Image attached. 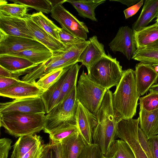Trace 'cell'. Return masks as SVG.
Listing matches in <instances>:
<instances>
[{
	"mask_svg": "<svg viewBox=\"0 0 158 158\" xmlns=\"http://www.w3.org/2000/svg\"><path fill=\"white\" fill-rule=\"evenodd\" d=\"M112 94L109 89L106 92L96 114L97 122L93 131V143L98 146L103 155L118 138L117 128L119 120L113 108Z\"/></svg>",
	"mask_w": 158,
	"mask_h": 158,
	"instance_id": "6da1fadb",
	"label": "cell"
},
{
	"mask_svg": "<svg viewBox=\"0 0 158 158\" xmlns=\"http://www.w3.org/2000/svg\"><path fill=\"white\" fill-rule=\"evenodd\" d=\"M140 95L138 91L134 71L124 70L123 76L112 94V104L118 120L132 119L135 115Z\"/></svg>",
	"mask_w": 158,
	"mask_h": 158,
	"instance_id": "7a4b0ae2",
	"label": "cell"
},
{
	"mask_svg": "<svg viewBox=\"0 0 158 158\" xmlns=\"http://www.w3.org/2000/svg\"><path fill=\"white\" fill-rule=\"evenodd\" d=\"M45 114L11 112L0 114V125L16 137L40 132L44 128Z\"/></svg>",
	"mask_w": 158,
	"mask_h": 158,
	"instance_id": "3957f363",
	"label": "cell"
},
{
	"mask_svg": "<svg viewBox=\"0 0 158 158\" xmlns=\"http://www.w3.org/2000/svg\"><path fill=\"white\" fill-rule=\"evenodd\" d=\"M123 71L116 58L108 54L92 66L88 76L92 81L107 90L118 85Z\"/></svg>",
	"mask_w": 158,
	"mask_h": 158,
	"instance_id": "277c9868",
	"label": "cell"
},
{
	"mask_svg": "<svg viewBox=\"0 0 158 158\" xmlns=\"http://www.w3.org/2000/svg\"><path fill=\"white\" fill-rule=\"evenodd\" d=\"M78 103L76 86L63 101L56 105L45 115L44 132L49 134L64 123L76 122Z\"/></svg>",
	"mask_w": 158,
	"mask_h": 158,
	"instance_id": "5b68a950",
	"label": "cell"
},
{
	"mask_svg": "<svg viewBox=\"0 0 158 158\" xmlns=\"http://www.w3.org/2000/svg\"><path fill=\"white\" fill-rule=\"evenodd\" d=\"M77 83L76 95L78 102L96 115L107 89L92 81L84 71Z\"/></svg>",
	"mask_w": 158,
	"mask_h": 158,
	"instance_id": "8992f818",
	"label": "cell"
},
{
	"mask_svg": "<svg viewBox=\"0 0 158 158\" xmlns=\"http://www.w3.org/2000/svg\"><path fill=\"white\" fill-rule=\"evenodd\" d=\"M66 1H61L53 5L51 16L60 23L62 28L77 37L86 40L89 32L87 27L65 9L62 4Z\"/></svg>",
	"mask_w": 158,
	"mask_h": 158,
	"instance_id": "52a82bcc",
	"label": "cell"
},
{
	"mask_svg": "<svg viewBox=\"0 0 158 158\" xmlns=\"http://www.w3.org/2000/svg\"><path fill=\"white\" fill-rule=\"evenodd\" d=\"M139 117L120 120L118 123L117 137L128 144L135 158H149L139 139Z\"/></svg>",
	"mask_w": 158,
	"mask_h": 158,
	"instance_id": "ba28073f",
	"label": "cell"
},
{
	"mask_svg": "<svg viewBox=\"0 0 158 158\" xmlns=\"http://www.w3.org/2000/svg\"><path fill=\"white\" fill-rule=\"evenodd\" d=\"M35 50L50 51L37 41L27 38L9 35L0 31V55Z\"/></svg>",
	"mask_w": 158,
	"mask_h": 158,
	"instance_id": "9c48e42d",
	"label": "cell"
},
{
	"mask_svg": "<svg viewBox=\"0 0 158 158\" xmlns=\"http://www.w3.org/2000/svg\"><path fill=\"white\" fill-rule=\"evenodd\" d=\"M109 46L112 52H120L130 60L137 49L134 31L128 26L120 27Z\"/></svg>",
	"mask_w": 158,
	"mask_h": 158,
	"instance_id": "30bf717a",
	"label": "cell"
},
{
	"mask_svg": "<svg viewBox=\"0 0 158 158\" xmlns=\"http://www.w3.org/2000/svg\"><path fill=\"white\" fill-rule=\"evenodd\" d=\"M11 112L45 114L46 112L41 97L15 99L11 101L0 103V114Z\"/></svg>",
	"mask_w": 158,
	"mask_h": 158,
	"instance_id": "8fae6325",
	"label": "cell"
},
{
	"mask_svg": "<svg viewBox=\"0 0 158 158\" xmlns=\"http://www.w3.org/2000/svg\"><path fill=\"white\" fill-rule=\"evenodd\" d=\"M24 19L34 39L45 46L53 54L65 50L66 47L33 21L30 18L29 14H27Z\"/></svg>",
	"mask_w": 158,
	"mask_h": 158,
	"instance_id": "7c38bea8",
	"label": "cell"
},
{
	"mask_svg": "<svg viewBox=\"0 0 158 158\" xmlns=\"http://www.w3.org/2000/svg\"><path fill=\"white\" fill-rule=\"evenodd\" d=\"M97 122L96 115L91 112L78 102L76 123L79 133L86 145L93 143V131Z\"/></svg>",
	"mask_w": 158,
	"mask_h": 158,
	"instance_id": "4fadbf2b",
	"label": "cell"
},
{
	"mask_svg": "<svg viewBox=\"0 0 158 158\" xmlns=\"http://www.w3.org/2000/svg\"><path fill=\"white\" fill-rule=\"evenodd\" d=\"M138 91L144 95L158 79V72L150 64L140 62L136 64L134 71Z\"/></svg>",
	"mask_w": 158,
	"mask_h": 158,
	"instance_id": "5bb4252c",
	"label": "cell"
},
{
	"mask_svg": "<svg viewBox=\"0 0 158 158\" xmlns=\"http://www.w3.org/2000/svg\"><path fill=\"white\" fill-rule=\"evenodd\" d=\"M35 82L20 80L10 87L0 89V95L15 99L41 97L44 91L38 87Z\"/></svg>",
	"mask_w": 158,
	"mask_h": 158,
	"instance_id": "9a60e30c",
	"label": "cell"
},
{
	"mask_svg": "<svg viewBox=\"0 0 158 158\" xmlns=\"http://www.w3.org/2000/svg\"><path fill=\"white\" fill-rule=\"evenodd\" d=\"M0 31L9 35L35 40L29 30L24 18L0 14Z\"/></svg>",
	"mask_w": 158,
	"mask_h": 158,
	"instance_id": "2e32d148",
	"label": "cell"
},
{
	"mask_svg": "<svg viewBox=\"0 0 158 158\" xmlns=\"http://www.w3.org/2000/svg\"><path fill=\"white\" fill-rule=\"evenodd\" d=\"M89 43L81 53L78 62L82 63L86 68L88 72L92 66L106 55L103 44L98 41L97 37L94 35L89 38Z\"/></svg>",
	"mask_w": 158,
	"mask_h": 158,
	"instance_id": "e0dca14e",
	"label": "cell"
},
{
	"mask_svg": "<svg viewBox=\"0 0 158 158\" xmlns=\"http://www.w3.org/2000/svg\"><path fill=\"white\" fill-rule=\"evenodd\" d=\"M38 65L21 57L6 54L0 55V66L19 76L27 73Z\"/></svg>",
	"mask_w": 158,
	"mask_h": 158,
	"instance_id": "ac0fdd59",
	"label": "cell"
},
{
	"mask_svg": "<svg viewBox=\"0 0 158 158\" xmlns=\"http://www.w3.org/2000/svg\"><path fill=\"white\" fill-rule=\"evenodd\" d=\"M86 145L79 132L67 137L60 143L61 158H78Z\"/></svg>",
	"mask_w": 158,
	"mask_h": 158,
	"instance_id": "d6986e66",
	"label": "cell"
},
{
	"mask_svg": "<svg viewBox=\"0 0 158 158\" xmlns=\"http://www.w3.org/2000/svg\"><path fill=\"white\" fill-rule=\"evenodd\" d=\"M69 66L65 68L59 79L47 89L43 91L42 93L41 97L47 114L57 104L60 94L62 86L67 76Z\"/></svg>",
	"mask_w": 158,
	"mask_h": 158,
	"instance_id": "ffe728a7",
	"label": "cell"
},
{
	"mask_svg": "<svg viewBox=\"0 0 158 158\" xmlns=\"http://www.w3.org/2000/svg\"><path fill=\"white\" fill-rule=\"evenodd\" d=\"M158 15V0H145L138 19L132 24V29L138 31L146 27Z\"/></svg>",
	"mask_w": 158,
	"mask_h": 158,
	"instance_id": "44dd1931",
	"label": "cell"
},
{
	"mask_svg": "<svg viewBox=\"0 0 158 158\" xmlns=\"http://www.w3.org/2000/svg\"><path fill=\"white\" fill-rule=\"evenodd\" d=\"M43 141L40 135L36 134L19 137L14 145L10 158H21L35 145Z\"/></svg>",
	"mask_w": 158,
	"mask_h": 158,
	"instance_id": "7402d4cb",
	"label": "cell"
},
{
	"mask_svg": "<svg viewBox=\"0 0 158 158\" xmlns=\"http://www.w3.org/2000/svg\"><path fill=\"white\" fill-rule=\"evenodd\" d=\"M105 1V0H66V2L72 5L81 17L97 21L95 16V9L98 6Z\"/></svg>",
	"mask_w": 158,
	"mask_h": 158,
	"instance_id": "603a6c76",
	"label": "cell"
},
{
	"mask_svg": "<svg viewBox=\"0 0 158 158\" xmlns=\"http://www.w3.org/2000/svg\"><path fill=\"white\" fill-rule=\"evenodd\" d=\"M134 32L136 49L143 48L158 40V24L156 23Z\"/></svg>",
	"mask_w": 158,
	"mask_h": 158,
	"instance_id": "cb8c5ba5",
	"label": "cell"
},
{
	"mask_svg": "<svg viewBox=\"0 0 158 158\" xmlns=\"http://www.w3.org/2000/svg\"><path fill=\"white\" fill-rule=\"evenodd\" d=\"M81 65L77 63L69 67L68 74L62 85L60 94L56 105L63 101L76 86L78 72Z\"/></svg>",
	"mask_w": 158,
	"mask_h": 158,
	"instance_id": "d4e9b609",
	"label": "cell"
},
{
	"mask_svg": "<svg viewBox=\"0 0 158 158\" xmlns=\"http://www.w3.org/2000/svg\"><path fill=\"white\" fill-rule=\"evenodd\" d=\"M139 127L148 139L153 137L154 129L158 119V109L151 111L139 110Z\"/></svg>",
	"mask_w": 158,
	"mask_h": 158,
	"instance_id": "484cf974",
	"label": "cell"
},
{
	"mask_svg": "<svg viewBox=\"0 0 158 158\" xmlns=\"http://www.w3.org/2000/svg\"><path fill=\"white\" fill-rule=\"evenodd\" d=\"M78 132L76 122L64 123L49 134L50 142L53 144H60L65 138Z\"/></svg>",
	"mask_w": 158,
	"mask_h": 158,
	"instance_id": "4316f807",
	"label": "cell"
},
{
	"mask_svg": "<svg viewBox=\"0 0 158 158\" xmlns=\"http://www.w3.org/2000/svg\"><path fill=\"white\" fill-rule=\"evenodd\" d=\"M104 158H135L130 147L125 141L116 139L113 143Z\"/></svg>",
	"mask_w": 158,
	"mask_h": 158,
	"instance_id": "83f0119b",
	"label": "cell"
},
{
	"mask_svg": "<svg viewBox=\"0 0 158 158\" xmlns=\"http://www.w3.org/2000/svg\"><path fill=\"white\" fill-rule=\"evenodd\" d=\"M6 55L21 57L39 65L48 61L53 54L51 51L29 50Z\"/></svg>",
	"mask_w": 158,
	"mask_h": 158,
	"instance_id": "f1b7e54d",
	"label": "cell"
},
{
	"mask_svg": "<svg viewBox=\"0 0 158 158\" xmlns=\"http://www.w3.org/2000/svg\"><path fill=\"white\" fill-rule=\"evenodd\" d=\"M131 59L153 66H158V47L137 49Z\"/></svg>",
	"mask_w": 158,
	"mask_h": 158,
	"instance_id": "f546056e",
	"label": "cell"
},
{
	"mask_svg": "<svg viewBox=\"0 0 158 158\" xmlns=\"http://www.w3.org/2000/svg\"><path fill=\"white\" fill-rule=\"evenodd\" d=\"M29 17L39 26L59 41L58 32L60 28L54 24L43 13L40 12L33 13L29 15Z\"/></svg>",
	"mask_w": 158,
	"mask_h": 158,
	"instance_id": "4dcf8cb0",
	"label": "cell"
},
{
	"mask_svg": "<svg viewBox=\"0 0 158 158\" xmlns=\"http://www.w3.org/2000/svg\"><path fill=\"white\" fill-rule=\"evenodd\" d=\"M89 43L88 40H83L67 47L64 51L55 54L66 60L76 63L81 53Z\"/></svg>",
	"mask_w": 158,
	"mask_h": 158,
	"instance_id": "1f68e13d",
	"label": "cell"
},
{
	"mask_svg": "<svg viewBox=\"0 0 158 158\" xmlns=\"http://www.w3.org/2000/svg\"><path fill=\"white\" fill-rule=\"evenodd\" d=\"M28 10L27 6L17 3L8 4L6 1L0 0V14L8 16L24 18Z\"/></svg>",
	"mask_w": 158,
	"mask_h": 158,
	"instance_id": "d6a6232c",
	"label": "cell"
},
{
	"mask_svg": "<svg viewBox=\"0 0 158 158\" xmlns=\"http://www.w3.org/2000/svg\"><path fill=\"white\" fill-rule=\"evenodd\" d=\"M15 3L26 6L35 9L39 12L48 14L51 13L53 5L51 1L48 0H11Z\"/></svg>",
	"mask_w": 158,
	"mask_h": 158,
	"instance_id": "836d02e7",
	"label": "cell"
},
{
	"mask_svg": "<svg viewBox=\"0 0 158 158\" xmlns=\"http://www.w3.org/2000/svg\"><path fill=\"white\" fill-rule=\"evenodd\" d=\"M64 68L59 69L50 72L39 79L35 82V84L44 91L46 90L60 77Z\"/></svg>",
	"mask_w": 158,
	"mask_h": 158,
	"instance_id": "e575fe53",
	"label": "cell"
},
{
	"mask_svg": "<svg viewBox=\"0 0 158 158\" xmlns=\"http://www.w3.org/2000/svg\"><path fill=\"white\" fill-rule=\"evenodd\" d=\"M139 100V110L151 111L158 109V93L150 92Z\"/></svg>",
	"mask_w": 158,
	"mask_h": 158,
	"instance_id": "d590c367",
	"label": "cell"
},
{
	"mask_svg": "<svg viewBox=\"0 0 158 158\" xmlns=\"http://www.w3.org/2000/svg\"><path fill=\"white\" fill-rule=\"evenodd\" d=\"M78 158H104L98 146L94 143L86 145Z\"/></svg>",
	"mask_w": 158,
	"mask_h": 158,
	"instance_id": "8d00e7d4",
	"label": "cell"
},
{
	"mask_svg": "<svg viewBox=\"0 0 158 158\" xmlns=\"http://www.w3.org/2000/svg\"><path fill=\"white\" fill-rule=\"evenodd\" d=\"M59 41L66 47L84 40L77 37L62 28L58 32Z\"/></svg>",
	"mask_w": 158,
	"mask_h": 158,
	"instance_id": "74e56055",
	"label": "cell"
},
{
	"mask_svg": "<svg viewBox=\"0 0 158 158\" xmlns=\"http://www.w3.org/2000/svg\"><path fill=\"white\" fill-rule=\"evenodd\" d=\"M45 144L43 141L33 147L21 158H40L43 151Z\"/></svg>",
	"mask_w": 158,
	"mask_h": 158,
	"instance_id": "f35d334b",
	"label": "cell"
},
{
	"mask_svg": "<svg viewBox=\"0 0 158 158\" xmlns=\"http://www.w3.org/2000/svg\"><path fill=\"white\" fill-rule=\"evenodd\" d=\"M12 142V140L9 138H3L0 139V158H8Z\"/></svg>",
	"mask_w": 158,
	"mask_h": 158,
	"instance_id": "ab89813d",
	"label": "cell"
},
{
	"mask_svg": "<svg viewBox=\"0 0 158 158\" xmlns=\"http://www.w3.org/2000/svg\"><path fill=\"white\" fill-rule=\"evenodd\" d=\"M144 0H140L135 4L126 9L123 11L125 19H127L135 15L143 3Z\"/></svg>",
	"mask_w": 158,
	"mask_h": 158,
	"instance_id": "60d3db41",
	"label": "cell"
},
{
	"mask_svg": "<svg viewBox=\"0 0 158 158\" xmlns=\"http://www.w3.org/2000/svg\"><path fill=\"white\" fill-rule=\"evenodd\" d=\"M20 81L19 79L14 78L0 77V89L10 87Z\"/></svg>",
	"mask_w": 158,
	"mask_h": 158,
	"instance_id": "b9f144b4",
	"label": "cell"
},
{
	"mask_svg": "<svg viewBox=\"0 0 158 158\" xmlns=\"http://www.w3.org/2000/svg\"><path fill=\"white\" fill-rule=\"evenodd\" d=\"M154 158H158V135L148 139Z\"/></svg>",
	"mask_w": 158,
	"mask_h": 158,
	"instance_id": "7bdbcfd3",
	"label": "cell"
},
{
	"mask_svg": "<svg viewBox=\"0 0 158 158\" xmlns=\"http://www.w3.org/2000/svg\"><path fill=\"white\" fill-rule=\"evenodd\" d=\"M40 158H56L55 152L50 143L45 144L44 150Z\"/></svg>",
	"mask_w": 158,
	"mask_h": 158,
	"instance_id": "ee69618b",
	"label": "cell"
},
{
	"mask_svg": "<svg viewBox=\"0 0 158 158\" xmlns=\"http://www.w3.org/2000/svg\"><path fill=\"white\" fill-rule=\"evenodd\" d=\"M19 76L14 74L0 66V77H6L19 79Z\"/></svg>",
	"mask_w": 158,
	"mask_h": 158,
	"instance_id": "f6af8a7d",
	"label": "cell"
},
{
	"mask_svg": "<svg viewBox=\"0 0 158 158\" xmlns=\"http://www.w3.org/2000/svg\"><path fill=\"white\" fill-rule=\"evenodd\" d=\"M50 143L51 144L52 148L55 152L56 158H61L60 153V143L53 144L51 143Z\"/></svg>",
	"mask_w": 158,
	"mask_h": 158,
	"instance_id": "bcb514c9",
	"label": "cell"
},
{
	"mask_svg": "<svg viewBox=\"0 0 158 158\" xmlns=\"http://www.w3.org/2000/svg\"><path fill=\"white\" fill-rule=\"evenodd\" d=\"M140 0H111L112 1H117L120 2L123 4L127 5V6H131L135 5L136 3L139 2Z\"/></svg>",
	"mask_w": 158,
	"mask_h": 158,
	"instance_id": "7dc6e473",
	"label": "cell"
},
{
	"mask_svg": "<svg viewBox=\"0 0 158 158\" xmlns=\"http://www.w3.org/2000/svg\"><path fill=\"white\" fill-rule=\"evenodd\" d=\"M149 91L150 92L158 93V84L153 85L150 88Z\"/></svg>",
	"mask_w": 158,
	"mask_h": 158,
	"instance_id": "c3c4849f",
	"label": "cell"
},
{
	"mask_svg": "<svg viewBox=\"0 0 158 158\" xmlns=\"http://www.w3.org/2000/svg\"><path fill=\"white\" fill-rule=\"evenodd\" d=\"M158 135V119L157 120L155 126L153 133V136L154 137V136L157 135Z\"/></svg>",
	"mask_w": 158,
	"mask_h": 158,
	"instance_id": "681fc988",
	"label": "cell"
},
{
	"mask_svg": "<svg viewBox=\"0 0 158 158\" xmlns=\"http://www.w3.org/2000/svg\"><path fill=\"white\" fill-rule=\"evenodd\" d=\"M158 47V40L152 43L150 45L147 47Z\"/></svg>",
	"mask_w": 158,
	"mask_h": 158,
	"instance_id": "f907efd6",
	"label": "cell"
},
{
	"mask_svg": "<svg viewBox=\"0 0 158 158\" xmlns=\"http://www.w3.org/2000/svg\"><path fill=\"white\" fill-rule=\"evenodd\" d=\"M156 23H157L158 24V15H157V17H156Z\"/></svg>",
	"mask_w": 158,
	"mask_h": 158,
	"instance_id": "816d5d0a",
	"label": "cell"
},
{
	"mask_svg": "<svg viewBox=\"0 0 158 158\" xmlns=\"http://www.w3.org/2000/svg\"></svg>",
	"mask_w": 158,
	"mask_h": 158,
	"instance_id": "f5cc1de1",
	"label": "cell"
}]
</instances>
